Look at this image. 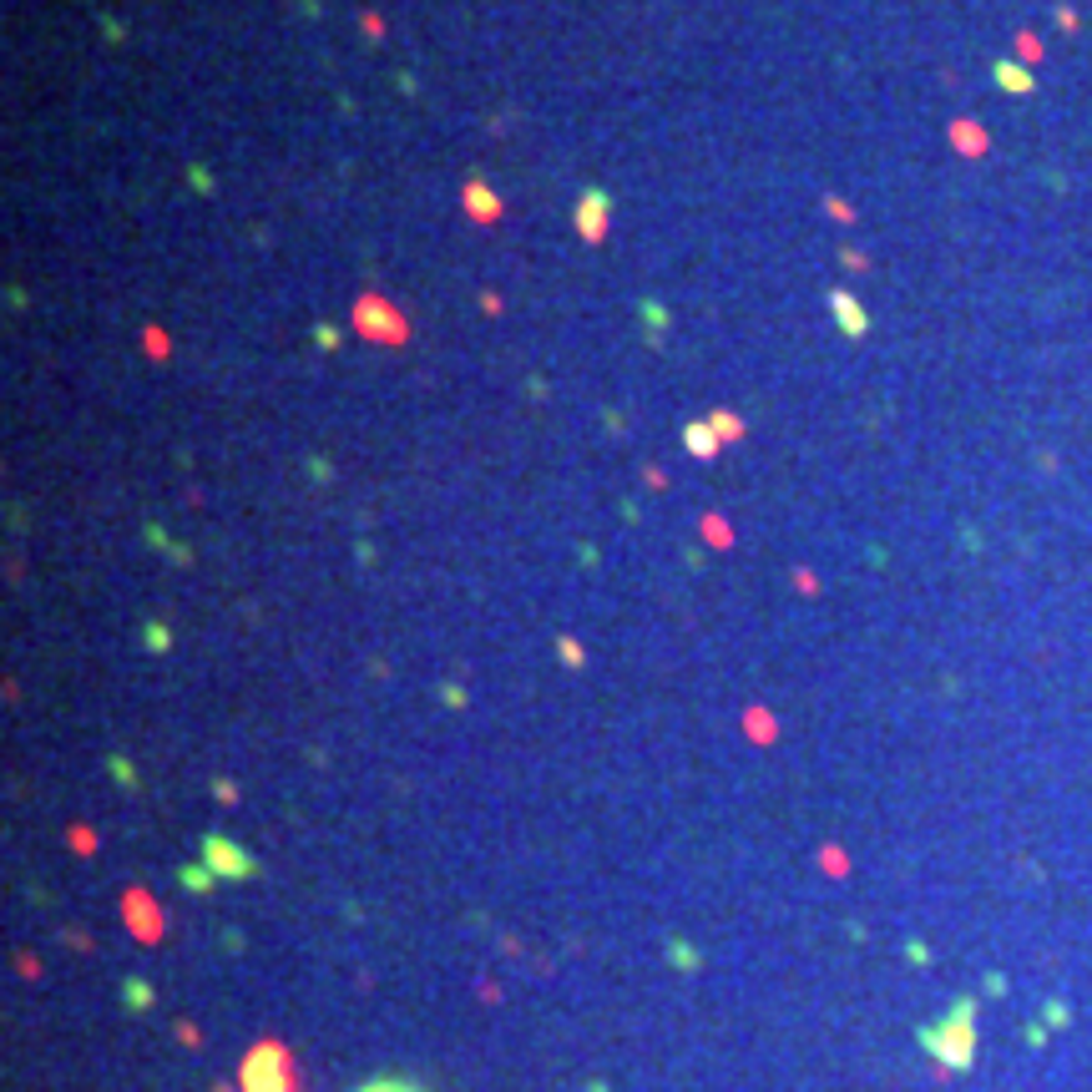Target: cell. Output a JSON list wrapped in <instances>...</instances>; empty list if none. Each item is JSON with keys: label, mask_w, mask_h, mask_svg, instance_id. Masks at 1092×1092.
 <instances>
[{"label": "cell", "mask_w": 1092, "mask_h": 1092, "mask_svg": "<svg viewBox=\"0 0 1092 1092\" xmlns=\"http://www.w3.org/2000/svg\"><path fill=\"white\" fill-rule=\"evenodd\" d=\"M916 1042L935 1067H946V1073H971V1062H976V996H956L941 1021H921Z\"/></svg>", "instance_id": "cell-1"}, {"label": "cell", "mask_w": 1092, "mask_h": 1092, "mask_svg": "<svg viewBox=\"0 0 1092 1092\" xmlns=\"http://www.w3.org/2000/svg\"><path fill=\"white\" fill-rule=\"evenodd\" d=\"M238 1092H299L294 1087V1062L279 1042H253L249 1057L238 1067Z\"/></svg>", "instance_id": "cell-2"}, {"label": "cell", "mask_w": 1092, "mask_h": 1092, "mask_svg": "<svg viewBox=\"0 0 1092 1092\" xmlns=\"http://www.w3.org/2000/svg\"><path fill=\"white\" fill-rule=\"evenodd\" d=\"M197 844H203V865H208L222 885H243V880H258L263 875V860L253 850H243V844L228 840V835H203Z\"/></svg>", "instance_id": "cell-3"}, {"label": "cell", "mask_w": 1092, "mask_h": 1092, "mask_svg": "<svg viewBox=\"0 0 1092 1092\" xmlns=\"http://www.w3.org/2000/svg\"><path fill=\"white\" fill-rule=\"evenodd\" d=\"M607 213H612V192L607 188H587L582 203H576V233H582L587 243H597L602 233H607Z\"/></svg>", "instance_id": "cell-4"}, {"label": "cell", "mask_w": 1092, "mask_h": 1092, "mask_svg": "<svg viewBox=\"0 0 1092 1092\" xmlns=\"http://www.w3.org/2000/svg\"><path fill=\"white\" fill-rule=\"evenodd\" d=\"M830 314H835L844 339H865V334H871V314H865L860 299L844 294V288H830Z\"/></svg>", "instance_id": "cell-5"}, {"label": "cell", "mask_w": 1092, "mask_h": 1092, "mask_svg": "<svg viewBox=\"0 0 1092 1092\" xmlns=\"http://www.w3.org/2000/svg\"><path fill=\"white\" fill-rule=\"evenodd\" d=\"M683 445H688V451H694L698 460H713V456H719V445H723V440H719V430H713L708 420H694V426L683 430Z\"/></svg>", "instance_id": "cell-6"}, {"label": "cell", "mask_w": 1092, "mask_h": 1092, "mask_svg": "<svg viewBox=\"0 0 1092 1092\" xmlns=\"http://www.w3.org/2000/svg\"><path fill=\"white\" fill-rule=\"evenodd\" d=\"M354 1092H430L420 1077H405V1073H380V1077H365Z\"/></svg>", "instance_id": "cell-7"}, {"label": "cell", "mask_w": 1092, "mask_h": 1092, "mask_svg": "<svg viewBox=\"0 0 1092 1092\" xmlns=\"http://www.w3.org/2000/svg\"><path fill=\"white\" fill-rule=\"evenodd\" d=\"M177 885H183L188 896H213V890H218L222 880L208 871V865H183V871H177Z\"/></svg>", "instance_id": "cell-8"}, {"label": "cell", "mask_w": 1092, "mask_h": 1092, "mask_svg": "<svg viewBox=\"0 0 1092 1092\" xmlns=\"http://www.w3.org/2000/svg\"><path fill=\"white\" fill-rule=\"evenodd\" d=\"M465 208H471L481 222H491V218H501V197L486 192V183H465Z\"/></svg>", "instance_id": "cell-9"}, {"label": "cell", "mask_w": 1092, "mask_h": 1092, "mask_svg": "<svg viewBox=\"0 0 1092 1092\" xmlns=\"http://www.w3.org/2000/svg\"><path fill=\"white\" fill-rule=\"evenodd\" d=\"M122 1007H127L132 1017H142V1012L152 1007V987L142 982V976H122Z\"/></svg>", "instance_id": "cell-10"}, {"label": "cell", "mask_w": 1092, "mask_h": 1092, "mask_svg": "<svg viewBox=\"0 0 1092 1092\" xmlns=\"http://www.w3.org/2000/svg\"><path fill=\"white\" fill-rule=\"evenodd\" d=\"M663 951H667V961H673L678 971H698V966H703V951H698V946H688L683 935H667V946H663Z\"/></svg>", "instance_id": "cell-11"}, {"label": "cell", "mask_w": 1092, "mask_h": 1092, "mask_svg": "<svg viewBox=\"0 0 1092 1092\" xmlns=\"http://www.w3.org/2000/svg\"><path fill=\"white\" fill-rule=\"evenodd\" d=\"M991 76H996V86H1007V92H1032V86H1037V81H1032V72H1021L1017 61H996V66H991Z\"/></svg>", "instance_id": "cell-12"}, {"label": "cell", "mask_w": 1092, "mask_h": 1092, "mask_svg": "<svg viewBox=\"0 0 1092 1092\" xmlns=\"http://www.w3.org/2000/svg\"><path fill=\"white\" fill-rule=\"evenodd\" d=\"M106 774L117 779V784H122L127 794H137V789H142V774L132 769V759H127V753H111V759H106Z\"/></svg>", "instance_id": "cell-13"}, {"label": "cell", "mask_w": 1092, "mask_h": 1092, "mask_svg": "<svg viewBox=\"0 0 1092 1092\" xmlns=\"http://www.w3.org/2000/svg\"><path fill=\"white\" fill-rule=\"evenodd\" d=\"M708 426L719 430V440H739V435H744V420L733 415V410H713V415H708Z\"/></svg>", "instance_id": "cell-14"}, {"label": "cell", "mask_w": 1092, "mask_h": 1092, "mask_svg": "<svg viewBox=\"0 0 1092 1092\" xmlns=\"http://www.w3.org/2000/svg\"><path fill=\"white\" fill-rule=\"evenodd\" d=\"M142 537H147L152 546H162V551L172 556V562H192V551H188L183 542H167V537H162V526H142Z\"/></svg>", "instance_id": "cell-15"}, {"label": "cell", "mask_w": 1092, "mask_h": 1092, "mask_svg": "<svg viewBox=\"0 0 1092 1092\" xmlns=\"http://www.w3.org/2000/svg\"><path fill=\"white\" fill-rule=\"evenodd\" d=\"M142 648L147 653H167L172 648V633L162 628V622H142Z\"/></svg>", "instance_id": "cell-16"}, {"label": "cell", "mask_w": 1092, "mask_h": 1092, "mask_svg": "<svg viewBox=\"0 0 1092 1092\" xmlns=\"http://www.w3.org/2000/svg\"><path fill=\"white\" fill-rule=\"evenodd\" d=\"M1042 1021H1047V1027H1067V1021H1073V1012H1067V1001L1052 996V1001L1042 1007Z\"/></svg>", "instance_id": "cell-17"}, {"label": "cell", "mask_w": 1092, "mask_h": 1092, "mask_svg": "<svg viewBox=\"0 0 1092 1092\" xmlns=\"http://www.w3.org/2000/svg\"><path fill=\"white\" fill-rule=\"evenodd\" d=\"M309 334H314V344H319V349H339V329H334V324H314Z\"/></svg>", "instance_id": "cell-18"}, {"label": "cell", "mask_w": 1092, "mask_h": 1092, "mask_svg": "<svg viewBox=\"0 0 1092 1092\" xmlns=\"http://www.w3.org/2000/svg\"><path fill=\"white\" fill-rule=\"evenodd\" d=\"M556 653H562V663H572V667H582V648H576V642H572V637H562V642H556Z\"/></svg>", "instance_id": "cell-19"}, {"label": "cell", "mask_w": 1092, "mask_h": 1092, "mask_svg": "<svg viewBox=\"0 0 1092 1092\" xmlns=\"http://www.w3.org/2000/svg\"><path fill=\"white\" fill-rule=\"evenodd\" d=\"M440 698L451 703V708H465V688L460 683H440Z\"/></svg>", "instance_id": "cell-20"}, {"label": "cell", "mask_w": 1092, "mask_h": 1092, "mask_svg": "<svg viewBox=\"0 0 1092 1092\" xmlns=\"http://www.w3.org/2000/svg\"><path fill=\"white\" fill-rule=\"evenodd\" d=\"M642 319H648V324H653V329H663V324H667V309H663V304H653V299H648V304H642Z\"/></svg>", "instance_id": "cell-21"}, {"label": "cell", "mask_w": 1092, "mask_h": 1092, "mask_svg": "<svg viewBox=\"0 0 1092 1092\" xmlns=\"http://www.w3.org/2000/svg\"><path fill=\"white\" fill-rule=\"evenodd\" d=\"M188 177H192V188H197V192H213V177H208V167H188Z\"/></svg>", "instance_id": "cell-22"}, {"label": "cell", "mask_w": 1092, "mask_h": 1092, "mask_svg": "<svg viewBox=\"0 0 1092 1092\" xmlns=\"http://www.w3.org/2000/svg\"><path fill=\"white\" fill-rule=\"evenodd\" d=\"M213 794L222 799V805H233V799H238V789L228 784V779H213Z\"/></svg>", "instance_id": "cell-23"}, {"label": "cell", "mask_w": 1092, "mask_h": 1092, "mask_svg": "<svg viewBox=\"0 0 1092 1092\" xmlns=\"http://www.w3.org/2000/svg\"><path fill=\"white\" fill-rule=\"evenodd\" d=\"M1027 1042H1032V1047L1047 1042V1021H1027Z\"/></svg>", "instance_id": "cell-24"}, {"label": "cell", "mask_w": 1092, "mask_h": 1092, "mask_svg": "<svg viewBox=\"0 0 1092 1092\" xmlns=\"http://www.w3.org/2000/svg\"><path fill=\"white\" fill-rule=\"evenodd\" d=\"M905 956H910V961H921V966H926V961H930V951H926V946H921V941H910V946H905Z\"/></svg>", "instance_id": "cell-25"}, {"label": "cell", "mask_w": 1092, "mask_h": 1092, "mask_svg": "<svg viewBox=\"0 0 1092 1092\" xmlns=\"http://www.w3.org/2000/svg\"><path fill=\"white\" fill-rule=\"evenodd\" d=\"M102 31H106L111 41H122V20H111V15H102Z\"/></svg>", "instance_id": "cell-26"}, {"label": "cell", "mask_w": 1092, "mask_h": 1092, "mask_svg": "<svg viewBox=\"0 0 1092 1092\" xmlns=\"http://www.w3.org/2000/svg\"><path fill=\"white\" fill-rule=\"evenodd\" d=\"M987 991H991V996H1001V991H1007V976H996V971H991V976H987Z\"/></svg>", "instance_id": "cell-27"}, {"label": "cell", "mask_w": 1092, "mask_h": 1092, "mask_svg": "<svg viewBox=\"0 0 1092 1092\" xmlns=\"http://www.w3.org/2000/svg\"><path fill=\"white\" fill-rule=\"evenodd\" d=\"M587 1092H612L607 1082H587Z\"/></svg>", "instance_id": "cell-28"}]
</instances>
